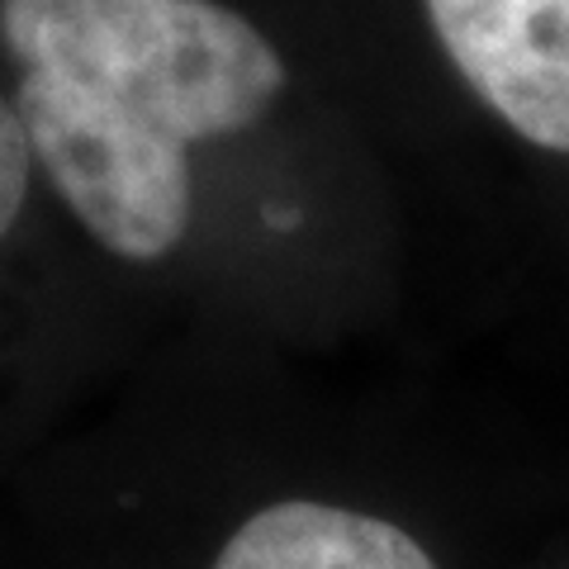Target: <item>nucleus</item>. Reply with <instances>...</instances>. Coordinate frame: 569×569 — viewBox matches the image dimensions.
Segmentation results:
<instances>
[{
    "mask_svg": "<svg viewBox=\"0 0 569 569\" xmlns=\"http://www.w3.org/2000/svg\"><path fill=\"white\" fill-rule=\"evenodd\" d=\"M14 119L62 204L123 261L190 233V152L284 91L271 39L219 0H0Z\"/></svg>",
    "mask_w": 569,
    "mask_h": 569,
    "instance_id": "obj_1",
    "label": "nucleus"
},
{
    "mask_svg": "<svg viewBox=\"0 0 569 569\" xmlns=\"http://www.w3.org/2000/svg\"><path fill=\"white\" fill-rule=\"evenodd\" d=\"M451 67L518 138L569 157V0H422Z\"/></svg>",
    "mask_w": 569,
    "mask_h": 569,
    "instance_id": "obj_2",
    "label": "nucleus"
},
{
    "mask_svg": "<svg viewBox=\"0 0 569 569\" xmlns=\"http://www.w3.org/2000/svg\"><path fill=\"white\" fill-rule=\"evenodd\" d=\"M213 569H437L403 527L361 508L284 498L223 541Z\"/></svg>",
    "mask_w": 569,
    "mask_h": 569,
    "instance_id": "obj_3",
    "label": "nucleus"
},
{
    "mask_svg": "<svg viewBox=\"0 0 569 569\" xmlns=\"http://www.w3.org/2000/svg\"><path fill=\"white\" fill-rule=\"evenodd\" d=\"M29 176H33V157H29L24 129L14 119V104L0 100V238L14 228L29 200Z\"/></svg>",
    "mask_w": 569,
    "mask_h": 569,
    "instance_id": "obj_4",
    "label": "nucleus"
}]
</instances>
